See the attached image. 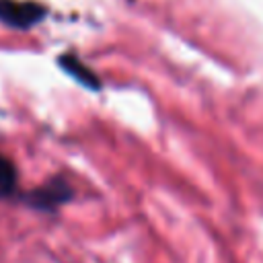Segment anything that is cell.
<instances>
[{
  "instance_id": "6da1fadb",
  "label": "cell",
  "mask_w": 263,
  "mask_h": 263,
  "mask_svg": "<svg viewBox=\"0 0 263 263\" xmlns=\"http://www.w3.org/2000/svg\"><path fill=\"white\" fill-rule=\"evenodd\" d=\"M70 197V187L55 179L51 183H47L45 187H39L35 189L31 195H29V201L35 205V208H43V210H51L55 205H60L62 201H66Z\"/></svg>"
},
{
  "instance_id": "7a4b0ae2",
  "label": "cell",
  "mask_w": 263,
  "mask_h": 263,
  "mask_svg": "<svg viewBox=\"0 0 263 263\" xmlns=\"http://www.w3.org/2000/svg\"><path fill=\"white\" fill-rule=\"evenodd\" d=\"M16 185V171L12 162L0 154V197H6L14 191Z\"/></svg>"
}]
</instances>
